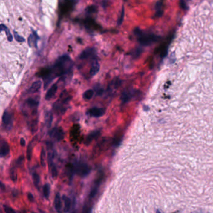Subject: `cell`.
Listing matches in <instances>:
<instances>
[{"instance_id":"cell-31","label":"cell","mask_w":213,"mask_h":213,"mask_svg":"<svg viewBox=\"0 0 213 213\" xmlns=\"http://www.w3.org/2000/svg\"><path fill=\"white\" fill-rule=\"evenodd\" d=\"M4 210L6 213H16L15 211H14L12 208L6 205L4 206Z\"/></svg>"},{"instance_id":"cell-19","label":"cell","mask_w":213,"mask_h":213,"mask_svg":"<svg viewBox=\"0 0 213 213\" xmlns=\"http://www.w3.org/2000/svg\"><path fill=\"white\" fill-rule=\"evenodd\" d=\"M120 80L118 79H116L111 83L108 86V89L110 91H112L114 90H116L119 88L120 85Z\"/></svg>"},{"instance_id":"cell-9","label":"cell","mask_w":213,"mask_h":213,"mask_svg":"<svg viewBox=\"0 0 213 213\" xmlns=\"http://www.w3.org/2000/svg\"><path fill=\"white\" fill-rule=\"evenodd\" d=\"M39 39V37L37 33H36V31H33V34L29 36L28 38V45L29 47L34 46L35 47H37V42Z\"/></svg>"},{"instance_id":"cell-23","label":"cell","mask_w":213,"mask_h":213,"mask_svg":"<svg viewBox=\"0 0 213 213\" xmlns=\"http://www.w3.org/2000/svg\"><path fill=\"white\" fill-rule=\"evenodd\" d=\"M94 94V91L92 89H89L86 91L83 94V98L85 100H90L92 98Z\"/></svg>"},{"instance_id":"cell-26","label":"cell","mask_w":213,"mask_h":213,"mask_svg":"<svg viewBox=\"0 0 213 213\" xmlns=\"http://www.w3.org/2000/svg\"><path fill=\"white\" fill-rule=\"evenodd\" d=\"M43 194L46 199H48L50 194V186L48 184H46L43 186Z\"/></svg>"},{"instance_id":"cell-2","label":"cell","mask_w":213,"mask_h":213,"mask_svg":"<svg viewBox=\"0 0 213 213\" xmlns=\"http://www.w3.org/2000/svg\"><path fill=\"white\" fill-rule=\"evenodd\" d=\"M134 33L137 36L138 42L143 46L151 45V44L157 42L160 39V37L156 35L143 33L141 29L139 28H136L135 29Z\"/></svg>"},{"instance_id":"cell-28","label":"cell","mask_w":213,"mask_h":213,"mask_svg":"<svg viewBox=\"0 0 213 213\" xmlns=\"http://www.w3.org/2000/svg\"><path fill=\"white\" fill-rule=\"evenodd\" d=\"M33 181L36 186H38L39 183L40 182V177L38 174H37L36 173H34L33 174Z\"/></svg>"},{"instance_id":"cell-5","label":"cell","mask_w":213,"mask_h":213,"mask_svg":"<svg viewBox=\"0 0 213 213\" xmlns=\"http://www.w3.org/2000/svg\"><path fill=\"white\" fill-rule=\"evenodd\" d=\"M49 135L51 138H54L57 141H61L63 139L64 134L62 128L55 127L53 128L49 132Z\"/></svg>"},{"instance_id":"cell-10","label":"cell","mask_w":213,"mask_h":213,"mask_svg":"<svg viewBox=\"0 0 213 213\" xmlns=\"http://www.w3.org/2000/svg\"><path fill=\"white\" fill-rule=\"evenodd\" d=\"M105 109L103 108L93 107L89 110V114H90V115L94 117H100L105 114Z\"/></svg>"},{"instance_id":"cell-27","label":"cell","mask_w":213,"mask_h":213,"mask_svg":"<svg viewBox=\"0 0 213 213\" xmlns=\"http://www.w3.org/2000/svg\"><path fill=\"white\" fill-rule=\"evenodd\" d=\"M45 159H46V151L45 149H44V148H42L41 152V164L42 166H45Z\"/></svg>"},{"instance_id":"cell-6","label":"cell","mask_w":213,"mask_h":213,"mask_svg":"<svg viewBox=\"0 0 213 213\" xmlns=\"http://www.w3.org/2000/svg\"><path fill=\"white\" fill-rule=\"evenodd\" d=\"M10 145L4 139L0 138V157H4L9 154Z\"/></svg>"},{"instance_id":"cell-8","label":"cell","mask_w":213,"mask_h":213,"mask_svg":"<svg viewBox=\"0 0 213 213\" xmlns=\"http://www.w3.org/2000/svg\"><path fill=\"white\" fill-rule=\"evenodd\" d=\"M95 56V50L94 48L89 47L85 49L84 51H82V53L80 54L79 58L80 59L84 60L92 58Z\"/></svg>"},{"instance_id":"cell-33","label":"cell","mask_w":213,"mask_h":213,"mask_svg":"<svg viewBox=\"0 0 213 213\" xmlns=\"http://www.w3.org/2000/svg\"><path fill=\"white\" fill-rule=\"evenodd\" d=\"M180 4L181 8H182L183 9L186 10V9L188 8H187V6H186V2H185V0H180Z\"/></svg>"},{"instance_id":"cell-22","label":"cell","mask_w":213,"mask_h":213,"mask_svg":"<svg viewBox=\"0 0 213 213\" xmlns=\"http://www.w3.org/2000/svg\"><path fill=\"white\" fill-rule=\"evenodd\" d=\"M26 104L29 107L31 108H37L39 105V102L34 100V99H28L26 100Z\"/></svg>"},{"instance_id":"cell-14","label":"cell","mask_w":213,"mask_h":213,"mask_svg":"<svg viewBox=\"0 0 213 213\" xmlns=\"http://www.w3.org/2000/svg\"><path fill=\"white\" fill-rule=\"evenodd\" d=\"M55 204V208L56 211L59 212L61 213L62 211V201H61V197L59 193L56 194L54 200Z\"/></svg>"},{"instance_id":"cell-18","label":"cell","mask_w":213,"mask_h":213,"mask_svg":"<svg viewBox=\"0 0 213 213\" xmlns=\"http://www.w3.org/2000/svg\"><path fill=\"white\" fill-rule=\"evenodd\" d=\"M3 31L6 32L7 38H8V40L9 41H13V36L10 31V29L7 27L5 25H4L3 24H0V33L2 32Z\"/></svg>"},{"instance_id":"cell-20","label":"cell","mask_w":213,"mask_h":213,"mask_svg":"<svg viewBox=\"0 0 213 213\" xmlns=\"http://www.w3.org/2000/svg\"><path fill=\"white\" fill-rule=\"evenodd\" d=\"M53 114L51 112H47L45 115V123L46 126L49 128L51 126V124L53 122Z\"/></svg>"},{"instance_id":"cell-16","label":"cell","mask_w":213,"mask_h":213,"mask_svg":"<svg viewBox=\"0 0 213 213\" xmlns=\"http://www.w3.org/2000/svg\"><path fill=\"white\" fill-rule=\"evenodd\" d=\"M100 70V65L97 62H94L92 65V68L90 70V75L91 76H94L96 75Z\"/></svg>"},{"instance_id":"cell-17","label":"cell","mask_w":213,"mask_h":213,"mask_svg":"<svg viewBox=\"0 0 213 213\" xmlns=\"http://www.w3.org/2000/svg\"><path fill=\"white\" fill-rule=\"evenodd\" d=\"M62 199L64 200V211L65 212H68L70 209H71V201L70 200V198L65 196H62Z\"/></svg>"},{"instance_id":"cell-30","label":"cell","mask_w":213,"mask_h":213,"mask_svg":"<svg viewBox=\"0 0 213 213\" xmlns=\"http://www.w3.org/2000/svg\"><path fill=\"white\" fill-rule=\"evenodd\" d=\"M124 8L123 7L122 8V13H121V14H120V16L118 20V22H117V23H118V26H120L122 23H123V18H124Z\"/></svg>"},{"instance_id":"cell-37","label":"cell","mask_w":213,"mask_h":213,"mask_svg":"<svg viewBox=\"0 0 213 213\" xmlns=\"http://www.w3.org/2000/svg\"><path fill=\"white\" fill-rule=\"evenodd\" d=\"M83 213H91V210L90 209L87 208H85L83 211Z\"/></svg>"},{"instance_id":"cell-24","label":"cell","mask_w":213,"mask_h":213,"mask_svg":"<svg viewBox=\"0 0 213 213\" xmlns=\"http://www.w3.org/2000/svg\"><path fill=\"white\" fill-rule=\"evenodd\" d=\"M156 16L157 17H161L162 16L163 14V10H162V3L161 2H158L156 5Z\"/></svg>"},{"instance_id":"cell-39","label":"cell","mask_w":213,"mask_h":213,"mask_svg":"<svg viewBox=\"0 0 213 213\" xmlns=\"http://www.w3.org/2000/svg\"><path fill=\"white\" fill-rule=\"evenodd\" d=\"M194 213H196V212H194Z\"/></svg>"},{"instance_id":"cell-21","label":"cell","mask_w":213,"mask_h":213,"mask_svg":"<svg viewBox=\"0 0 213 213\" xmlns=\"http://www.w3.org/2000/svg\"><path fill=\"white\" fill-rule=\"evenodd\" d=\"M33 141H31L30 143H29L27 148V153H26V157L28 161H31V157H32V152H33Z\"/></svg>"},{"instance_id":"cell-11","label":"cell","mask_w":213,"mask_h":213,"mask_svg":"<svg viewBox=\"0 0 213 213\" xmlns=\"http://www.w3.org/2000/svg\"><path fill=\"white\" fill-rule=\"evenodd\" d=\"M136 92L134 91H127L122 93L121 96V100L122 103L128 102L131 100V99L135 96Z\"/></svg>"},{"instance_id":"cell-32","label":"cell","mask_w":213,"mask_h":213,"mask_svg":"<svg viewBox=\"0 0 213 213\" xmlns=\"http://www.w3.org/2000/svg\"><path fill=\"white\" fill-rule=\"evenodd\" d=\"M86 11L89 13H93L97 11V8L96 6H91L88 7V8L86 9Z\"/></svg>"},{"instance_id":"cell-12","label":"cell","mask_w":213,"mask_h":213,"mask_svg":"<svg viewBox=\"0 0 213 213\" xmlns=\"http://www.w3.org/2000/svg\"><path fill=\"white\" fill-rule=\"evenodd\" d=\"M57 89H58V87H57V84H55L51 86L46 94V97H45L46 100H49L52 99L55 95V94L57 91Z\"/></svg>"},{"instance_id":"cell-34","label":"cell","mask_w":213,"mask_h":213,"mask_svg":"<svg viewBox=\"0 0 213 213\" xmlns=\"http://www.w3.org/2000/svg\"><path fill=\"white\" fill-rule=\"evenodd\" d=\"M141 52H142L141 49L138 48V49H137L134 51V52L133 56H134V57H138V56H139L140 55Z\"/></svg>"},{"instance_id":"cell-1","label":"cell","mask_w":213,"mask_h":213,"mask_svg":"<svg viewBox=\"0 0 213 213\" xmlns=\"http://www.w3.org/2000/svg\"><path fill=\"white\" fill-rule=\"evenodd\" d=\"M72 61L68 56H62L59 58L52 68H48V74L43 79L45 89L56 77L68 75L72 71Z\"/></svg>"},{"instance_id":"cell-7","label":"cell","mask_w":213,"mask_h":213,"mask_svg":"<svg viewBox=\"0 0 213 213\" xmlns=\"http://www.w3.org/2000/svg\"><path fill=\"white\" fill-rule=\"evenodd\" d=\"M2 120L5 127L8 130L11 129L13 125V117L11 114L8 112L5 111L3 115Z\"/></svg>"},{"instance_id":"cell-29","label":"cell","mask_w":213,"mask_h":213,"mask_svg":"<svg viewBox=\"0 0 213 213\" xmlns=\"http://www.w3.org/2000/svg\"><path fill=\"white\" fill-rule=\"evenodd\" d=\"M14 38L18 41V42H24L25 41L24 38H23V37H21V36H19V34H18V33L16 31H14Z\"/></svg>"},{"instance_id":"cell-3","label":"cell","mask_w":213,"mask_h":213,"mask_svg":"<svg viewBox=\"0 0 213 213\" xmlns=\"http://www.w3.org/2000/svg\"><path fill=\"white\" fill-rule=\"evenodd\" d=\"M71 99V97L67 92H63L61 97L54 105V109L55 111L61 112L65 110V107L68 105L69 101Z\"/></svg>"},{"instance_id":"cell-13","label":"cell","mask_w":213,"mask_h":213,"mask_svg":"<svg viewBox=\"0 0 213 213\" xmlns=\"http://www.w3.org/2000/svg\"><path fill=\"white\" fill-rule=\"evenodd\" d=\"M99 135H100V131L97 130V131H94L91 132L89 135H87L86 140H85V143L87 145L90 144L94 139L98 137L99 136Z\"/></svg>"},{"instance_id":"cell-38","label":"cell","mask_w":213,"mask_h":213,"mask_svg":"<svg viewBox=\"0 0 213 213\" xmlns=\"http://www.w3.org/2000/svg\"><path fill=\"white\" fill-rule=\"evenodd\" d=\"M157 213H161L159 211H157Z\"/></svg>"},{"instance_id":"cell-4","label":"cell","mask_w":213,"mask_h":213,"mask_svg":"<svg viewBox=\"0 0 213 213\" xmlns=\"http://www.w3.org/2000/svg\"><path fill=\"white\" fill-rule=\"evenodd\" d=\"M74 170L77 174L81 176H85L90 172V168L87 164L83 163H77L74 168Z\"/></svg>"},{"instance_id":"cell-36","label":"cell","mask_w":213,"mask_h":213,"mask_svg":"<svg viewBox=\"0 0 213 213\" xmlns=\"http://www.w3.org/2000/svg\"><path fill=\"white\" fill-rule=\"evenodd\" d=\"M25 144H26L25 140L23 138H21L20 139V145H21V146H24Z\"/></svg>"},{"instance_id":"cell-35","label":"cell","mask_w":213,"mask_h":213,"mask_svg":"<svg viewBox=\"0 0 213 213\" xmlns=\"http://www.w3.org/2000/svg\"><path fill=\"white\" fill-rule=\"evenodd\" d=\"M27 198H28L29 201L30 202H33L34 201V196L31 193H29L27 194Z\"/></svg>"},{"instance_id":"cell-15","label":"cell","mask_w":213,"mask_h":213,"mask_svg":"<svg viewBox=\"0 0 213 213\" xmlns=\"http://www.w3.org/2000/svg\"><path fill=\"white\" fill-rule=\"evenodd\" d=\"M41 85H42V82L40 81V80L34 82L31 86L30 89H29V93L37 92L41 89Z\"/></svg>"},{"instance_id":"cell-25","label":"cell","mask_w":213,"mask_h":213,"mask_svg":"<svg viewBox=\"0 0 213 213\" xmlns=\"http://www.w3.org/2000/svg\"><path fill=\"white\" fill-rule=\"evenodd\" d=\"M10 178H11V180L13 182H16L17 180V172H16V170L15 168L13 167V168H11L10 171Z\"/></svg>"}]
</instances>
